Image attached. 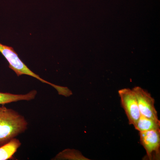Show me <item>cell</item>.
Masks as SVG:
<instances>
[{"label":"cell","instance_id":"obj_1","mask_svg":"<svg viewBox=\"0 0 160 160\" xmlns=\"http://www.w3.org/2000/svg\"><path fill=\"white\" fill-rule=\"evenodd\" d=\"M28 125L27 120L18 112L0 106V146L24 133Z\"/></svg>","mask_w":160,"mask_h":160},{"label":"cell","instance_id":"obj_2","mask_svg":"<svg viewBox=\"0 0 160 160\" xmlns=\"http://www.w3.org/2000/svg\"><path fill=\"white\" fill-rule=\"evenodd\" d=\"M0 52L8 61L9 63V68L16 73L18 76L19 77L22 75H27L35 78L42 82L50 85L54 89L57 88V85L43 79L39 76L32 71L20 59L17 53L15 52L12 47L3 45L0 43Z\"/></svg>","mask_w":160,"mask_h":160},{"label":"cell","instance_id":"obj_3","mask_svg":"<svg viewBox=\"0 0 160 160\" xmlns=\"http://www.w3.org/2000/svg\"><path fill=\"white\" fill-rule=\"evenodd\" d=\"M141 145L146 150L145 160L160 159V129L140 132Z\"/></svg>","mask_w":160,"mask_h":160},{"label":"cell","instance_id":"obj_4","mask_svg":"<svg viewBox=\"0 0 160 160\" xmlns=\"http://www.w3.org/2000/svg\"><path fill=\"white\" fill-rule=\"evenodd\" d=\"M118 94L129 124L133 126L141 116L134 92L132 89L124 88L119 90Z\"/></svg>","mask_w":160,"mask_h":160},{"label":"cell","instance_id":"obj_5","mask_svg":"<svg viewBox=\"0 0 160 160\" xmlns=\"http://www.w3.org/2000/svg\"><path fill=\"white\" fill-rule=\"evenodd\" d=\"M132 90L135 94L141 115L158 119V112L155 107V100L151 94L139 86L134 87Z\"/></svg>","mask_w":160,"mask_h":160},{"label":"cell","instance_id":"obj_6","mask_svg":"<svg viewBox=\"0 0 160 160\" xmlns=\"http://www.w3.org/2000/svg\"><path fill=\"white\" fill-rule=\"evenodd\" d=\"M38 94L36 90H32L24 94H15L9 92H0V105L21 101H30L35 98Z\"/></svg>","mask_w":160,"mask_h":160},{"label":"cell","instance_id":"obj_7","mask_svg":"<svg viewBox=\"0 0 160 160\" xmlns=\"http://www.w3.org/2000/svg\"><path fill=\"white\" fill-rule=\"evenodd\" d=\"M22 145L20 140L15 138L0 146V160L10 159Z\"/></svg>","mask_w":160,"mask_h":160},{"label":"cell","instance_id":"obj_8","mask_svg":"<svg viewBox=\"0 0 160 160\" xmlns=\"http://www.w3.org/2000/svg\"><path fill=\"white\" fill-rule=\"evenodd\" d=\"M133 126L135 129L140 132L160 129V121L159 119H153L141 115L139 118Z\"/></svg>","mask_w":160,"mask_h":160},{"label":"cell","instance_id":"obj_9","mask_svg":"<svg viewBox=\"0 0 160 160\" xmlns=\"http://www.w3.org/2000/svg\"><path fill=\"white\" fill-rule=\"evenodd\" d=\"M52 160H89L81 152L75 149H66L60 152Z\"/></svg>","mask_w":160,"mask_h":160}]
</instances>
